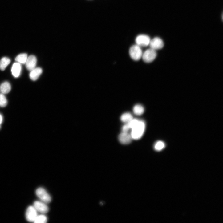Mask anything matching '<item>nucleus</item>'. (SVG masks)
I'll return each mask as SVG.
<instances>
[{
	"instance_id": "f257e3e1",
	"label": "nucleus",
	"mask_w": 223,
	"mask_h": 223,
	"mask_svg": "<svg viewBox=\"0 0 223 223\" xmlns=\"http://www.w3.org/2000/svg\"><path fill=\"white\" fill-rule=\"evenodd\" d=\"M145 124L142 120H139L137 124L131 129V135L133 139L139 140L143 136L145 131Z\"/></svg>"
},
{
	"instance_id": "f03ea898",
	"label": "nucleus",
	"mask_w": 223,
	"mask_h": 223,
	"mask_svg": "<svg viewBox=\"0 0 223 223\" xmlns=\"http://www.w3.org/2000/svg\"><path fill=\"white\" fill-rule=\"evenodd\" d=\"M129 53L131 58L135 61L140 60L143 53L141 47L137 44L133 45L130 47Z\"/></svg>"
},
{
	"instance_id": "7ed1b4c3",
	"label": "nucleus",
	"mask_w": 223,
	"mask_h": 223,
	"mask_svg": "<svg viewBox=\"0 0 223 223\" xmlns=\"http://www.w3.org/2000/svg\"><path fill=\"white\" fill-rule=\"evenodd\" d=\"M156 55V51L150 48L143 52L142 58L145 62L149 63L155 59Z\"/></svg>"
},
{
	"instance_id": "20e7f679",
	"label": "nucleus",
	"mask_w": 223,
	"mask_h": 223,
	"mask_svg": "<svg viewBox=\"0 0 223 223\" xmlns=\"http://www.w3.org/2000/svg\"><path fill=\"white\" fill-rule=\"evenodd\" d=\"M36 194L40 200L46 203H50L51 198L47 191L42 188H39L36 191Z\"/></svg>"
},
{
	"instance_id": "39448f33",
	"label": "nucleus",
	"mask_w": 223,
	"mask_h": 223,
	"mask_svg": "<svg viewBox=\"0 0 223 223\" xmlns=\"http://www.w3.org/2000/svg\"><path fill=\"white\" fill-rule=\"evenodd\" d=\"M151 40L150 37L146 35L141 34L138 36L136 39V44L140 47H145L149 45Z\"/></svg>"
},
{
	"instance_id": "423d86ee",
	"label": "nucleus",
	"mask_w": 223,
	"mask_h": 223,
	"mask_svg": "<svg viewBox=\"0 0 223 223\" xmlns=\"http://www.w3.org/2000/svg\"><path fill=\"white\" fill-rule=\"evenodd\" d=\"M38 215L37 211L34 206H30L28 208L26 213V217L27 221L34 222Z\"/></svg>"
},
{
	"instance_id": "0eeeda50",
	"label": "nucleus",
	"mask_w": 223,
	"mask_h": 223,
	"mask_svg": "<svg viewBox=\"0 0 223 223\" xmlns=\"http://www.w3.org/2000/svg\"><path fill=\"white\" fill-rule=\"evenodd\" d=\"M149 46L150 48L156 51L162 48L164 46V43L161 38L156 37L151 39Z\"/></svg>"
},
{
	"instance_id": "6e6552de",
	"label": "nucleus",
	"mask_w": 223,
	"mask_h": 223,
	"mask_svg": "<svg viewBox=\"0 0 223 223\" xmlns=\"http://www.w3.org/2000/svg\"><path fill=\"white\" fill-rule=\"evenodd\" d=\"M34 207L37 212H39L43 214L47 213L48 210L49 208L46 203L41 201H36L34 204Z\"/></svg>"
},
{
	"instance_id": "1a4fd4ad",
	"label": "nucleus",
	"mask_w": 223,
	"mask_h": 223,
	"mask_svg": "<svg viewBox=\"0 0 223 223\" xmlns=\"http://www.w3.org/2000/svg\"><path fill=\"white\" fill-rule=\"evenodd\" d=\"M37 60L36 57L34 55H31L28 57L25 63L26 67L27 70L31 71L36 68Z\"/></svg>"
},
{
	"instance_id": "9d476101",
	"label": "nucleus",
	"mask_w": 223,
	"mask_h": 223,
	"mask_svg": "<svg viewBox=\"0 0 223 223\" xmlns=\"http://www.w3.org/2000/svg\"><path fill=\"white\" fill-rule=\"evenodd\" d=\"M133 139L131 134L128 132H122L119 136L120 142L124 144H130Z\"/></svg>"
},
{
	"instance_id": "9b49d317",
	"label": "nucleus",
	"mask_w": 223,
	"mask_h": 223,
	"mask_svg": "<svg viewBox=\"0 0 223 223\" xmlns=\"http://www.w3.org/2000/svg\"><path fill=\"white\" fill-rule=\"evenodd\" d=\"M43 71L40 68H35L31 71L30 74V77L33 81L36 80L42 73Z\"/></svg>"
},
{
	"instance_id": "f8f14e48",
	"label": "nucleus",
	"mask_w": 223,
	"mask_h": 223,
	"mask_svg": "<svg viewBox=\"0 0 223 223\" xmlns=\"http://www.w3.org/2000/svg\"><path fill=\"white\" fill-rule=\"evenodd\" d=\"M21 66L20 63H14L11 69L13 75L15 78L19 77L21 72Z\"/></svg>"
},
{
	"instance_id": "ddd939ff",
	"label": "nucleus",
	"mask_w": 223,
	"mask_h": 223,
	"mask_svg": "<svg viewBox=\"0 0 223 223\" xmlns=\"http://www.w3.org/2000/svg\"><path fill=\"white\" fill-rule=\"evenodd\" d=\"M10 84L7 82L2 83L0 86V91L3 94H6L10 92L11 90Z\"/></svg>"
},
{
	"instance_id": "4468645a",
	"label": "nucleus",
	"mask_w": 223,
	"mask_h": 223,
	"mask_svg": "<svg viewBox=\"0 0 223 223\" xmlns=\"http://www.w3.org/2000/svg\"><path fill=\"white\" fill-rule=\"evenodd\" d=\"M10 62L11 60L9 58H3L0 61V69L2 71H4Z\"/></svg>"
},
{
	"instance_id": "2eb2a0df",
	"label": "nucleus",
	"mask_w": 223,
	"mask_h": 223,
	"mask_svg": "<svg viewBox=\"0 0 223 223\" xmlns=\"http://www.w3.org/2000/svg\"><path fill=\"white\" fill-rule=\"evenodd\" d=\"M28 58L27 55L22 53L18 55L15 58V61L19 63L25 64Z\"/></svg>"
},
{
	"instance_id": "dca6fc26",
	"label": "nucleus",
	"mask_w": 223,
	"mask_h": 223,
	"mask_svg": "<svg viewBox=\"0 0 223 223\" xmlns=\"http://www.w3.org/2000/svg\"><path fill=\"white\" fill-rule=\"evenodd\" d=\"M133 111L135 115L140 116L144 113V109L143 106L142 105L137 104L134 107Z\"/></svg>"
},
{
	"instance_id": "f3484780",
	"label": "nucleus",
	"mask_w": 223,
	"mask_h": 223,
	"mask_svg": "<svg viewBox=\"0 0 223 223\" xmlns=\"http://www.w3.org/2000/svg\"><path fill=\"white\" fill-rule=\"evenodd\" d=\"M121 121L125 123H128L133 119L132 116L130 113H126L123 114L121 117Z\"/></svg>"
},
{
	"instance_id": "a211bd4d",
	"label": "nucleus",
	"mask_w": 223,
	"mask_h": 223,
	"mask_svg": "<svg viewBox=\"0 0 223 223\" xmlns=\"http://www.w3.org/2000/svg\"><path fill=\"white\" fill-rule=\"evenodd\" d=\"M47 221V217L43 214L38 215L34 222L36 223H45Z\"/></svg>"
},
{
	"instance_id": "6ab92c4d",
	"label": "nucleus",
	"mask_w": 223,
	"mask_h": 223,
	"mask_svg": "<svg viewBox=\"0 0 223 223\" xmlns=\"http://www.w3.org/2000/svg\"><path fill=\"white\" fill-rule=\"evenodd\" d=\"M165 147V143L162 141H159L157 142L155 144L154 148L156 151H160L164 149Z\"/></svg>"
},
{
	"instance_id": "aec40b11",
	"label": "nucleus",
	"mask_w": 223,
	"mask_h": 223,
	"mask_svg": "<svg viewBox=\"0 0 223 223\" xmlns=\"http://www.w3.org/2000/svg\"><path fill=\"white\" fill-rule=\"evenodd\" d=\"M7 104V100L5 95L2 93L0 94V106L5 107Z\"/></svg>"
},
{
	"instance_id": "412c9836",
	"label": "nucleus",
	"mask_w": 223,
	"mask_h": 223,
	"mask_svg": "<svg viewBox=\"0 0 223 223\" xmlns=\"http://www.w3.org/2000/svg\"><path fill=\"white\" fill-rule=\"evenodd\" d=\"M130 129L128 124L127 123L124 125L122 128V132H128L129 130Z\"/></svg>"
},
{
	"instance_id": "4be33fe9",
	"label": "nucleus",
	"mask_w": 223,
	"mask_h": 223,
	"mask_svg": "<svg viewBox=\"0 0 223 223\" xmlns=\"http://www.w3.org/2000/svg\"><path fill=\"white\" fill-rule=\"evenodd\" d=\"M2 117L1 115H0V125L2 124ZM1 128V126H0Z\"/></svg>"
}]
</instances>
